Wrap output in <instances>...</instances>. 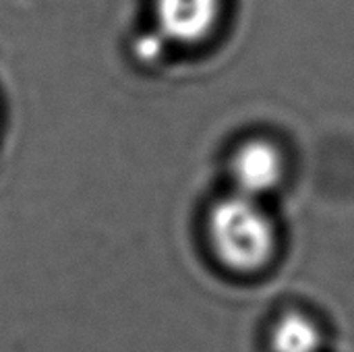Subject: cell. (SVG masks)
Here are the masks:
<instances>
[{
    "label": "cell",
    "mask_w": 354,
    "mask_h": 352,
    "mask_svg": "<svg viewBox=\"0 0 354 352\" xmlns=\"http://www.w3.org/2000/svg\"><path fill=\"white\" fill-rule=\"evenodd\" d=\"M272 352H319L322 332L303 313H284L272 330Z\"/></svg>",
    "instance_id": "4"
},
{
    "label": "cell",
    "mask_w": 354,
    "mask_h": 352,
    "mask_svg": "<svg viewBox=\"0 0 354 352\" xmlns=\"http://www.w3.org/2000/svg\"><path fill=\"white\" fill-rule=\"evenodd\" d=\"M284 174L282 156L270 141L251 139L243 143L230 160V178L234 193L261 199L272 193Z\"/></svg>",
    "instance_id": "2"
},
{
    "label": "cell",
    "mask_w": 354,
    "mask_h": 352,
    "mask_svg": "<svg viewBox=\"0 0 354 352\" xmlns=\"http://www.w3.org/2000/svg\"><path fill=\"white\" fill-rule=\"evenodd\" d=\"M220 10L222 0H156L162 33L183 46L207 39L218 25Z\"/></svg>",
    "instance_id": "3"
},
{
    "label": "cell",
    "mask_w": 354,
    "mask_h": 352,
    "mask_svg": "<svg viewBox=\"0 0 354 352\" xmlns=\"http://www.w3.org/2000/svg\"><path fill=\"white\" fill-rule=\"evenodd\" d=\"M207 234L218 261L232 272H257L276 251V226L259 199L232 193L209 212Z\"/></svg>",
    "instance_id": "1"
}]
</instances>
